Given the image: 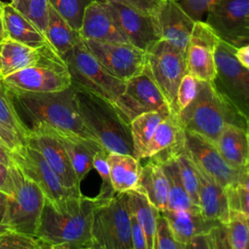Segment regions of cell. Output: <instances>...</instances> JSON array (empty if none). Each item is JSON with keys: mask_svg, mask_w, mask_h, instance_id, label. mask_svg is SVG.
Listing matches in <instances>:
<instances>
[{"mask_svg": "<svg viewBox=\"0 0 249 249\" xmlns=\"http://www.w3.org/2000/svg\"><path fill=\"white\" fill-rule=\"evenodd\" d=\"M196 168L198 177V207L200 214L205 219L227 224L230 219V210L226 189L202 172L196 165Z\"/></svg>", "mask_w": 249, "mask_h": 249, "instance_id": "cell-23", "label": "cell"}, {"mask_svg": "<svg viewBox=\"0 0 249 249\" xmlns=\"http://www.w3.org/2000/svg\"><path fill=\"white\" fill-rule=\"evenodd\" d=\"M8 89L18 114L29 130L45 124L95 140L81 118L72 86L53 92H28L10 88Z\"/></svg>", "mask_w": 249, "mask_h": 249, "instance_id": "cell-2", "label": "cell"}, {"mask_svg": "<svg viewBox=\"0 0 249 249\" xmlns=\"http://www.w3.org/2000/svg\"><path fill=\"white\" fill-rule=\"evenodd\" d=\"M147 53V69L165 97L170 114L176 116L178 86L187 74L185 53L164 40L158 41Z\"/></svg>", "mask_w": 249, "mask_h": 249, "instance_id": "cell-10", "label": "cell"}, {"mask_svg": "<svg viewBox=\"0 0 249 249\" xmlns=\"http://www.w3.org/2000/svg\"><path fill=\"white\" fill-rule=\"evenodd\" d=\"M107 155H108V151L105 148H102L95 153L92 160V166L97 171L98 175L101 178L100 191H99V194L96 196L100 199L109 198L116 194L111 183Z\"/></svg>", "mask_w": 249, "mask_h": 249, "instance_id": "cell-38", "label": "cell"}, {"mask_svg": "<svg viewBox=\"0 0 249 249\" xmlns=\"http://www.w3.org/2000/svg\"><path fill=\"white\" fill-rule=\"evenodd\" d=\"M227 225L229 246L231 249H247L249 243V225L245 217L230 213Z\"/></svg>", "mask_w": 249, "mask_h": 249, "instance_id": "cell-36", "label": "cell"}, {"mask_svg": "<svg viewBox=\"0 0 249 249\" xmlns=\"http://www.w3.org/2000/svg\"><path fill=\"white\" fill-rule=\"evenodd\" d=\"M100 200L82 193L59 200L45 197L36 231L39 249H91L92 218Z\"/></svg>", "mask_w": 249, "mask_h": 249, "instance_id": "cell-1", "label": "cell"}, {"mask_svg": "<svg viewBox=\"0 0 249 249\" xmlns=\"http://www.w3.org/2000/svg\"><path fill=\"white\" fill-rule=\"evenodd\" d=\"M246 220H247V222H248V225H249V217H248Z\"/></svg>", "mask_w": 249, "mask_h": 249, "instance_id": "cell-58", "label": "cell"}, {"mask_svg": "<svg viewBox=\"0 0 249 249\" xmlns=\"http://www.w3.org/2000/svg\"><path fill=\"white\" fill-rule=\"evenodd\" d=\"M30 130H43L55 136L65 149L78 181L81 183L90 171L95 153L103 147L95 140L84 138L74 133L61 131L45 124L31 128Z\"/></svg>", "mask_w": 249, "mask_h": 249, "instance_id": "cell-21", "label": "cell"}, {"mask_svg": "<svg viewBox=\"0 0 249 249\" xmlns=\"http://www.w3.org/2000/svg\"><path fill=\"white\" fill-rule=\"evenodd\" d=\"M153 249H184L176 240L165 217L160 212L157 217Z\"/></svg>", "mask_w": 249, "mask_h": 249, "instance_id": "cell-40", "label": "cell"}, {"mask_svg": "<svg viewBox=\"0 0 249 249\" xmlns=\"http://www.w3.org/2000/svg\"><path fill=\"white\" fill-rule=\"evenodd\" d=\"M48 0H18L15 7L45 34L48 21Z\"/></svg>", "mask_w": 249, "mask_h": 249, "instance_id": "cell-37", "label": "cell"}, {"mask_svg": "<svg viewBox=\"0 0 249 249\" xmlns=\"http://www.w3.org/2000/svg\"><path fill=\"white\" fill-rule=\"evenodd\" d=\"M205 21L229 41L249 22V0H220L208 11Z\"/></svg>", "mask_w": 249, "mask_h": 249, "instance_id": "cell-20", "label": "cell"}, {"mask_svg": "<svg viewBox=\"0 0 249 249\" xmlns=\"http://www.w3.org/2000/svg\"><path fill=\"white\" fill-rule=\"evenodd\" d=\"M10 173V166L0 162V191L5 192Z\"/></svg>", "mask_w": 249, "mask_h": 249, "instance_id": "cell-48", "label": "cell"}, {"mask_svg": "<svg viewBox=\"0 0 249 249\" xmlns=\"http://www.w3.org/2000/svg\"><path fill=\"white\" fill-rule=\"evenodd\" d=\"M166 219L176 240L187 248L190 240L196 234L208 232L220 222L205 219L200 213L185 210H165L160 212Z\"/></svg>", "mask_w": 249, "mask_h": 249, "instance_id": "cell-28", "label": "cell"}, {"mask_svg": "<svg viewBox=\"0 0 249 249\" xmlns=\"http://www.w3.org/2000/svg\"><path fill=\"white\" fill-rule=\"evenodd\" d=\"M0 162L12 166L14 165L13 158H12V151L2 145H0Z\"/></svg>", "mask_w": 249, "mask_h": 249, "instance_id": "cell-50", "label": "cell"}, {"mask_svg": "<svg viewBox=\"0 0 249 249\" xmlns=\"http://www.w3.org/2000/svg\"><path fill=\"white\" fill-rule=\"evenodd\" d=\"M126 193L101 199L91 225V249H132Z\"/></svg>", "mask_w": 249, "mask_h": 249, "instance_id": "cell-7", "label": "cell"}, {"mask_svg": "<svg viewBox=\"0 0 249 249\" xmlns=\"http://www.w3.org/2000/svg\"><path fill=\"white\" fill-rule=\"evenodd\" d=\"M230 213L239 214L246 219L249 217V190L233 184L226 188Z\"/></svg>", "mask_w": 249, "mask_h": 249, "instance_id": "cell-39", "label": "cell"}, {"mask_svg": "<svg viewBox=\"0 0 249 249\" xmlns=\"http://www.w3.org/2000/svg\"><path fill=\"white\" fill-rule=\"evenodd\" d=\"M84 40L94 57L114 76L124 81L140 74L147 64V53L129 43Z\"/></svg>", "mask_w": 249, "mask_h": 249, "instance_id": "cell-13", "label": "cell"}, {"mask_svg": "<svg viewBox=\"0 0 249 249\" xmlns=\"http://www.w3.org/2000/svg\"><path fill=\"white\" fill-rule=\"evenodd\" d=\"M14 164L42 190L46 198L59 200L81 192L65 188L43 155L28 144H22L12 150Z\"/></svg>", "mask_w": 249, "mask_h": 249, "instance_id": "cell-12", "label": "cell"}, {"mask_svg": "<svg viewBox=\"0 0 249 249\" xmlns=\"http://www.w3.org/2000/svg\"><path fill=\"white\" fill-rule=\"evenodd\" d=\"M246 131H247V135H248V141H249V118L247 120V126H246Z\"/></svg>", "mask_w": 249, "mask_h": 249, "instance_id": "cell-53", "label": "cell"}, {"mask_svg": "<svg viewBox=\"0 0 249 249\" xmlns=\"http://www.w3.org/2000/svg\"><path fill=\"white\" fill-rule=\"evenodd\" d=\"M2 81L10 89L28 92L60 91L72 83L65 60L53 48L40 63L15 72Z\"/></svg>", "mask_w": 249, "mask_h": 249, "instance_id": "cell-9", "label": "cell"}, {"mask_svg": "<svg viewBox=\"0 0 249 249\" xmlns=\"http://www.w3.org/2000/svg\"><path fill=\"white\" fill-rule=\"evenodd\" d=\"M130 233L132 249H148V243L143 230L135 218L130 215Z\"/></svg>", "mask_w": 249, "mask_h": 249, "instance_id": "cell-45", "label": "cell"}, {"mask_svg": "<svg viewBox=\"0 0 249 249\" xmlns=\"http://www.w3.org/2000/svg\"><path fill=\"white\" fill-rule=\"evenodd\" d=\"M104 3H118L150 15H157L161 1L160 0H97Z\"/></svg>", "mask_w": 249, "mask_h": 249, "instance_id": "cell-44", "label": "cell"}, {"mask_svg": "<svg viewBox=\"0 0 249 249\" xmlns=\"http://www.w3.org/2000/svg\"><path fill=\"white\" fill-rule=\"evenodd\" d=\"M169 114L149 111L138 114L130 121V133L133 145V156L143 160L146 148L159 124Z\"/></svg>", "mask_w": 249, "mask_h": 249, "instance_id": "cell-34", "label": "cell"}, {"mask_svg": "<svg viewBox=\"0 0 249 249\" xmlns=\"http://www.w3.org/2000/svg\"><path fill=\"white\" fill-rule=\"evenodd\" d=\"M185 131L199 134L215 144L228 124L246 129L247 119L224 97L213 82H197L194 100L177 116Z\"/></svg>", "mask_w": 249, "mask_h": 249, "instance_id": "cell-4", "label": "cell"}, {"mask_svg": "<svg viewBox=\"0 0 249 249\" xmlns=\"http://www.w3.org/2000/svg\"><path fill=\"white\" fill-rule=\"evenodd\" d=\"M7 38L5 28H4V23H3V18L2 16H0V43L4 41Z\"/></svg>", "mask_w": 249, "mask_h": 249, "instance_id": "cell-52", "label": "cell"}, {"mask_svg": "<svg viewBox=\"0 0 249 249\" xmlns=\"http://www.w3.org/2000/svg\"><path fill=\"white\" fill-rule=\"evenodd\" d=\"M234 46H239L245 43H249V29H243L239 33H237L235 36L231 38L229 41H227Z\"/></svg>", "mask_w": 249, "mask_h": 249, "instance_id": "cell-47", "label": "cell"}, {"mask_svg": "<svg viewBox=\"0 0 249 249\" xmlns=\"http://www.w3.org/2000/svg\"><path fill=\"white\" fill-rule=\"evenodd\" d=\"M247 249H249V243H248V246H247Z\"/></svg>", "mask_w": 249, "mask_h": 249, "instance_id": "cell-59", "label": "cell"}, {"mask_svg": "<svg viewBox=\"0 0 249 249\" xmlns=\"http://www.w3.org/2000/svg\"><path fill=\"white\" fill-rule=\"evenodd\" d=\"M160 40L186 52L195 21L177 0L161 2L157 13Z\"/></svg>", "mask_w": 249, "mask_h": 249, "instance_id": "cell-18", "label": "cell"}, {"mask_svg": "<svg viewBox=\"0 0 249 249\" xmlns=\"http://www.w3.org/2000/svg\"><path fill=\"white\" fill-rule=\"evenodd\" d=\"M185 141V130L177 116L167 115L155 130L144 154V159H150L168 153Z\"/></svg>", "mask_w": 249, "mask_h": 249, "instance_id": "cell-30", "label": "cell"}, {"mask_svg": "<svg viewBox=\"0 0 249 249\" xmlns=\"http://www.w3.org/2000/svg\"><path fill=\"white\" fill-rule=\"evenodd\" d=\"M221 37L205 21H195L185 52L187 73L197 81L213 82L217 76L215 49Z\"/></svg>", "mask_w": 249, "mask_h": 249, "instance_id": "cell-11", "label": "cell"}, {"mask_svg": "<svg viewBox=\"0 0 249 249\" xmlns=\"http://www.w3.org/2000/svg\"><path fill=\"white\" fill-rule=\"evenodd\" d=\"M29 131L17 112L8 88L0 80V137L12 151L25 144Z\"/></svg>", "mask_w": 249, "mask_h": 249, "instance_id": "cell-24", "label": "cell"}, {"mask_svg": "<svg viewBox=\"0 0 249 249\" xmlns=\"http://www.w3.org/2000/svg\"><path fill=\"white\" fill-rule=\"evenodd\" d=\"M234 56L242 66L249 70V43L237 46L234 50Z\"/></svg>", "mask_w": 249, "mask_h": 249, "instance_id": "cell-46", "label": "cell"}, {"mask_svg": "<svg viewBox=\"0 0 249 249\" xmlns=\"http://www.w3.org/2000/svg\"><path fill=\"white\" fill-rule=\"evenodd\" d=\"M215 146L225 160L236 169L249 166V141L245 128L228 124L220 132Z\"/></svg>", "mask_w": 249, "mask_h": 249, "instance_id": "cell-26", "label": "cell"}, {"mask_svg": "<svg viewBox=\"0 0 249 249\" xmlns=\"http://www.w3.org/2000/svg\"><path fill=\"white\" fill-rule=\"evenodd\" d=\"M140 191L158 211L167 210L168 182L161 163L156 159L151 158L144 166L142 165Z\"/></svg>", "mask_w": 249, "mask_h": 249, "instance_id": "cell-29", "label": "cell"}, {"mask_svg": "<svg viewBox=\"0 0 249 249\" xmlns=\"http://www.w3.org/2000/svg\"><path fill=\"white\" fill-rule=\"evenodd\" d=\"M236 184L249 190V166L240 169Z\"/></svg>", "mask_w": 249, "mask_h": 249, "instance_id": "cell-51", "label": "cell"}, {"mask_svg": "<svg viewBox=\"0 0 249 249\" xmlns=\"http://www.w3.org/2000/svg\"><path fill=\"white\" fill-rule=\"evenodd\" d=\"M25 144L37 149L55 172L62 185L72 191L81 192L70 159L59 140L53 134L43 130H30Z\"/></svg>", "mask_w": 249, "mask_h": 249, "instance_id": "cell-17", "label": "cell"}, {"mask_svg": "<svg viewBox=\"0 0 249 249\" xmlns=\"http://www.w3.org/2000/svg\"><path fill=\"white\" fill-rule=\"evenodd\" d=\"M220 0H178L194 20H203L208 11Z\"/></svg>", "mask_w": 249, "mask_h": 249, "instance_id": "cell-43", "label": "cell"}, {"mask_svg": "<svg viewBox=\"0 0 249 249\" xmlns=\"http://www.w3.org/2000/svg\"><path fill=\"white\" fill-rule=\"evenodd\" d=\"M107 160L110 169V178L116 193L140 191L142 165L140 160L132 155L117 152H108Z\"/></svg>", "mask_w": 249, "mask_h": 249, "instance_id": "cell-27", "label": "cell"}, {"mask_svg": "<svg viewBox=\"0 0 249 249\" xmlns=\"http://www.w3.org/2000/svg\"><path fill=\"white\" fill-rule=\"evenodd\" d=\"M124 100L125 115L129 121L143 112L158 111L170 114L168 103L147 66L143 72L125 81Z\"/></svg>", "mask_w": 249, "mask_h": 249, "instance_id": "cell-16", "label": "cell"}, {"mask_svg": "<svg viewBox=\"0 0 249 249\" xmlns=\"http://www.w3.org/2000/svg\"><path fill=\"white\" fill-rule=\"evenodd\" d=\"M126 194L130 215L135 218L143 230L147 239L148 249H153L157 217L160 211H158L157 208L150 202L143 192L134 190L126 192Z\"/></svg>", "mask_w": 249, "mask_h": 249, "instance_id": "cell-33", "label": "cell"}, {"mask_svg": "<svg viewBox=\"0 0 249 249\" xmlns=\"http://www.w3.org/2000/svg\"><path fill=\"white\" fill-rule=\"evenodd\" d=\"M45 36L51 46L63 58L83 38L49 4L48 21Z\"/></svg>", "mask_w": 249, "mask_h": 249, "instance_id": "cell-31", "label": "cell"}, {"mask_svg": "<svg viewBox=\"0 0 249 249\" xmlns=\"http://www.w3.org/2000/svg\"><path fill=\"white\" fill-rule=\"evenodd\" d=\"M56 12L77 31H80L86 8L94 0H48Z\"/></svg>", "mask_w": 249, "mask_h": 249, "instance_id": "cell-35", "label": "cell"}, {"mask_svg": "<svg viewBox=\"0 0 249 249\" xmlns=\"http://www.w3.org/2000/svg\"><path fill=\"white\" fill-rule=\"evenodd\" d=\"M1 16L7 38L32 48H40L48 43L45 34L13 4L4 3Z\"/></svg>", "mask_w": 249, "mask_h": 249, "instance_id": "cell-25", "label": "cell"}, {"mask_svg": "<svg viewBox=\"0 0 249 249\" xmlns=\"http://www.w3.org/2000/svg\"><path fill=\"white\" fill-rule=\"evenodd\" d=\"M71 86L81 118L95 140L108 152L133 156L130 121L111 101L85 88Z\"/></svg>", "mask_w": 249, "mask_h": 249, "instance_id": "cell-3", "label": "cell"}, {"mask_svg": "<svg viewBox=\"0 0 249 249\" xmlns=\"http://www.w3.org/2000/svg\"><path fill=\"white\" fill-rule=\"evenodd\" d=\"M10 1H11V4H13L14 6H16L18 3V0H10Z\"/></svg>", "mask_w": 249, "mask_h": 249, "instance_id": "cell-56", "label": "cell"}, {"mask_svg": "<svg viewBox=\"0 0 249 249\" xmlns=\"http://www.w3.org/2000/svg\"><path fill=\"white\" fill-rule=\"evenodd\" d=\"M6 203H7V196L4 192L0 191V232L7 231V229L3 225L5 212H6Z\"/></svg>", "mask_w": 249, "mask_h": 249, "instance_id": "cell-49", "label": "cell"}, {"mask_svg": "<svg viewBox=\"0 0 249 249\" xmlns=\"http://www.w3.org/2000/svg\"><path fill=\"white\" fill-rule=\"evenodd\" d=\"M151 159V158H150ZM159 160L164 170L168 182V200L167 209L185 210L193 213H200L199 207L196 205L188 195L181 180L179 170L172 156L154 157Z\"/></svg>", "mask_w": 249, "mask_h": 249, "instance_id": "cell-32", "label": "cell"}, {"mask_svg": "<svg viewBox=\"0 0 249 249\" xmlns=\"http://www.w3.org/2000/svg\"><path fill=\"white\" fill-rule=\"evenodd\" d=\"M185 147L194 163L225 189L236 184L240 169L230 165L213 142L199 134L185 131Z\"/></svg>", "mask_w": 249, "mask_h": 249, "instance_id": "cell-15", "label": "cell"}, {"mask_svg": "<svg viewBox=\"0 0 249 249\" xmlns=\"http://www.w3.org/2000/svg\"><path fill=\"white\" fill-rule=\"evenodd\" d=\"M52 48L49 42L40 48H32L6 38L0 43V80L15 72L40 63Z\"/></svg>", "mask_w": 249, "mask_h": 249, "instance_id": "cell-22", "label": "cell"}, {"mask_svg": "<svg viewBox=\"0 0 249 249\" xmlns=\"http://www.w3.org/2000/svg\"><path fill=\"white\" fill-rule=\"evenodd\" d=\"M0 249H39L35 236L7 230L0 232Z\"/></svg>", "mask_w": 249, "mask_h": 249, "instance_id": "cell-41", "label": "cell"}, {"mask_svg": "<svg viewBox=\"0 0 249 249\" xmlns=\"http://www.w3.org/2000/svg\"><path fill=\"white\" fill-rule=\"evenodd\" d=\"M79 32L85 40L104 43H129L104 3L97 0L92 1L86 8Z\"/></svg>", "mask_w": 249, "mask_h": 249, "instance_id": "cell-19", "label": "cell"}, {"mask_svg": "<svg viewBox=\"0 0 249 249\" xmlns=\"http://www.w3.org/2000/svg\"><path fill=\"white\" fill-rule=\"evenodd\" d=\"M160 1H161V2H163V1H166V0H160ZM177 1H178V0H177Z\"/></svg>", "mask_w": 249, "mask_h": 249, "instance_id": "cell-60", "label": "cell"}, {"mask_svg": "<svg viewBox=\"0 0 249 249\" xmlns=\"http://www.w3.org/2000/svg\"><path fill=\"white\" fill-rule=\"evenodd\" d=\"M0 145H2V146H4V147H6V148H8V146L6 145V143L3 141V139L0 137ZM9 149V148H8Z\"/></svg>", "mask_w": 249, "mask_h": 249, "instance_id": "cell-54", "label": "cell"}, {"mask_svg": "<svg viewBox=\"0 0 249 249\" xmlns=\"http://www.w3.org/2000/svg\"><path fill=\"white\" fill-rule=\"evenodd\" d=\"M244 29H249V22L247 23V25L245 26V28H244ZM242 30H243V29H242Z\"/></svg>", "mask_w": 249, "mask_h": 249, "instance_id": "cell-57", "label": "cell"}, {"mask_svg": "<svg viewBox=\"0 0 249 249\" xmlns=\"http://www.w3.org/2000/svg\"><path fill=\"white\" fill-rule=\"evenodd\" d=\"M236 46L220 39L215 49L217 76L213 81L219 92L247 120L249 118V70L234 56Z\"/></svg>", "mask_w": 249, "mask_h": 249, "instance_id": "cell-8", "label": "cell"}, {"mask_svg": "<svg viewBox=\"0 0 249 249\" xmlns=\"http://www.w3.org/2000/svg\"><path fill=\"white\" fill-rule=\"evenodd\" d=\"M104 5L131 45L147 52L160 40L157 15L146 14L118 3Z\"/></svg>", "mask_w": 249, "mask_h": 249, "instance_id": "cell-14", "label": "cell"}, {"mask_svg": "<svg viewBox=\"0 0 249 249\" xmlns=\"http://www.w3.org/2000/svg\"><path fill=\"white\" fill-rule=\"evenodd\" d=\"M3 4H4V3L0 1V16L2 15V9H3Z\"/></svg>", "mask_w": 249, "mask_h": 249, "instance_id": "cell-55", "label": "cell"}, {"mask_svg": "<svg viewBox=\"0 0 249 249\" xmlns=\"http://www.w3.org/2000/svg\"><path fill=\"white\" fill-rule=\"evenodd\" d=\"M197 80L190 74H185L182 78L176 93L175 110L176 116L179 115L196 97L197 91Z\"/></svg>", "mask_w": 249, "mask_h": 249, "instance_id": "cell-42", "label": "cell"}, {"mask_svg": "<svg viewBox=\"0 0 249 249\" xmlns=\"http://www.w3.org/2000/svg\"><path fill=\"white\" fill-rule=\"evenodd\" d=\"M63 59L71 75V85L85 88L111 101L126 117L125 81L112 75L89 52L83 39Z\"/></svg>", "mask_w": 249, "mask_h": 249, "instance_id": "cell-6", "label": "cell"}, {"mask_svg": "<svg viewBox=\"0 0 249 249\" xmlns=\"http://www.w3.org/2000/svg\"><path fill=\"white\" fill-rule=\"evenodd\" d=\"M3 225L7 230L35 236L45 203V196L36 183L28 179L18 166H10Z\"/></svg>", "mask_w": 249, "mask_h": 249, "instance_id": "cell-5", "label": "cell"}]
</instances>
